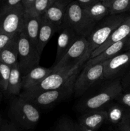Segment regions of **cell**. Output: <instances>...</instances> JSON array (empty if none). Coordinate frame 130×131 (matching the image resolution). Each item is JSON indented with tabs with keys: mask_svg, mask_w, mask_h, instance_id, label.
I'll use <instances>...</instances> for the list:
<instances>
[{
	"mask_svg": "<svg viewBox=\"0 0 130 131\" xmlns=\"http://www.w3.org/2000/svg\"><path fill=\"white\" fill-rule=\"evenodd\" d=\"M42 16H33L25 13V20L24 31L31 43L37 48Z\"/></svg>",
	"mask_w": 130,
	"mask_h": 131,
	"instance_id": "cell-19",
	"label": "cell"
},
{
	"mask_svg": "<svg viewBox=\"0 0 130 131\" xmlns=\"http://www.w3.org/2000/svg\"><path fill=\"white\" fill-rule=\"evenodd\" d=\"M94 26L89 20L84 8L75 0H71L67 6L61 26L70 27L74 29L79 36L86 37Z\"/></svg>",
	"mask_w": 130,
	"mask_h": 131,
	"instance_id": "cell-5",
	"label": "cell"
},
{
	"mask_svg": "<svg viewBox=\"0 0 130 131\" xmlns=\"http://www.w3.org/2000/svg\"><path fill=\"white\" fill-rule=\"evenodd\" d=\"M59 31L60 33L57 39L56 56L53 65L57 64L62 59L74 42L80 37L70 27L61 26Z\"/></svg>",
	"mask_w": 130,
	"mask_h": 131,
	"instance_id": "cell-12",
	"label": "cell"
},
{
	"mask_svg": "<svg viewBox=\"0 0 130 131\" xmlns=\"http://www.w3.org/2000/svg\"><path fill=\"white\" fill-rule=\"evenodd\" d=\"M23 0H3L1 3L0 8H12L20 5Z\"/></svg>",
	"mask_w": 130,
	"mask_h": 131,
	"instance_id": "cell-32",
	"label": "cell"
},
{
	"mask_svg": "<svg viewBox=\"0 0 130 131\" xmlns=\"http://www.w3.org/2000/svg\"><path fill=\"white\" fill-rule=\"evenodd\" d=\"M110 15L125 14L130 12V0H116L109 7Z\"/></svg>",
	"mask_w": 130,
	"mask_h": 131,
	"instance_id": "cell-25",
	"label": "cell"
},
{
	"mask_svg": "<svg viewBox=\"0 0 130 131\" xmlns=\"http://www.w3.org/2000/svg\"><path fill=\"white\" fill-rule=\"evenodd\" d=\"M71 1L55 0L42 16L60 28L63 23L68 5Z\"/></svg>",
	"mask_w": 130,
	"mask_h": 131,
	"instance_id": "cell-15",
	"label": "cell"
},
{
	"mask_svg": "<svg viewBox=\"0 0 130 131\" xmlns=\"http://www.w3.org/2000/svg\"><path fill=\"white\" fill-rule=\"evenodd\" d=\"M103 69V63L92 65H84L74 83L73 93L75 97H81L93 86L104 80Z\"/></svg>",
	"mask_w": 130,
	"mask_h": 131,
	"instance_id": "cell-8",
	"label": "cell"
},
{
	"mask_svg": "<svg viewBox=\"0 0 130 131\" xmlns=\"http://www.w3.org/2000/svg\"><path fill=\"white\" fill-rule=\"evenodd\" d=\"M122 131H130V109H127L122 122L116 127Z\"/></svg>",
	"mask_w": 130,
	"mask_h": 131,
	"instance_id": "cell-29",
	"label": "cell"
},
{
	"mask_svg": "<svg viewBox=\"0 0 130 131\" xmlns=\"http://www.w3.org/2000/svg\"><path fill=\"white\" fill-rule=\"evenodd\" d=\"M14 37L15 36L9 35L5 34V33H0V51L3 49L7 45L10 43Z\"/></svg>",
	"mask_w": 130,
	"mask_h": 131,
	"instance_id": "cell-31",
	"label": "cell"
},
{
	"mask_svg": "<svg viewBox=\"0 0 130 131\" xmlns=\"http://www.w3.org/2000/svg\"><path fill=\"white\" fill-rule=\"evenodd\" d=\"M8 115L13 123L28 131L35 128L41 116L38 107L19 95L11 99Z\"/></svg>",
	"mask_w": 130,
	"mask_h": 131,
	"instance_id": "cell-2",
	"label": "cell"
},
{
	"mask_svg": "<svg viewBox=\"0 0 130 131\" xmlns=\"http://www.w3.org/2000/svg\"><path fill=\"white\" fill-rule=\"evenodd\" d=\"M81 70L74 74L65 85L58 89L40 92L22 91L19 96L34 104L39 110L40 108H49L72 95L74 83Z\"/></svg>",
	"mask_w": 130,
	"mask_h": 131,
	"instance_id": "cell-1",
	"label": "cell"
},
{
	"mask_svg": "<svg viewBox=\"0 0 130 131\" xmlns=\"http://www.w3.org/2000/svg\"><path fill=\"white\" fill-rule=\"evenodd\" d=\"M3 119H2V117H1V114H0V129H1V125H2V123H3Z\"/></svg>",
	"mask_w": 130,
	"mask_h": 131,
	"instance_id": "cell-39",
	"label": "cell"
},
{
	"mask_svg": "<svg viewBox=\"0 0 130 131\" xmlns=\"http://www.w3.org/2000/svg\"><path fill=\"white\" fill-rule=\"evenodd\" d=\"M112 131H122V130H121L120 129H117V128H115V129H113V130H112Z\"/></svg>",
	"mask_w": 130,
	"mask_h": 131,
	"instance_id": "cell-40",
	"label": "cell"
},
{
	"mask_svg": "<svg viewBox=\"0 0 130 131\" xmlns=\"http://www.w3.org/2000/svg\"><path fill=\"white\" fill-rule=\"evenodd\" d=\"M55 0H35L25 13L33 16H42Z\"/></svg>",
	"mask_w": 130,
	"mask_h": 131,
	"instance_id": "cell-24",
	"label": "cell"
},
{
	"mask_svg": "<svg viewBox=\"0 0 130 131\" xmlns=\"http://www.w3.org/2000/svg\"><path fill=\"white\" fill-rule=\"evenodd\" d=\"M11 67L0 62V90L6 93L10 78Z\"/></svg>",
	"mask_w": 130,
	"mask_h": 131,
	"instance_id": "cell-27",
	"label": "cell"
},
{
	"mask_svg": "<svg viewBox=\"0 0 130 131\" xmlns=\"http://www.w3.org/2000/svg\"><path fill=\"white\" fill-rule=\"evenodd\" d=\"M103 63L104 80L121 78L130 67V50L121 52Z\"/></svg>",
	"mask_w": 130,
	"mask_h": 131,
	"instance_id": "cell-11",
	"label": "cell"
},
{
	"mask_svg": "<svg viewBox=\"0 0 130 131\" xmlns=\"http://www.w3.org/2000/svg\"><path fill=\"white\" fill-rule=\"evenodd\" d=\"M89 59V56H86L80 63L73 67L52 72L48 76L37 85L29 90V92H40V91L50 90L61 88L70 81L71 77L81 70L85 62Z\"/></svg>",
	"mask_w": 130,
	"mask_h": 131,
	"instance_id": "cell-7",
	"label": "cell"
},
{
	"mask_svg": "<svg viewBox=\"0 0 130 131\" xmlns=\"http://www.w3.org/2000/svg\"><path fill=\"white\" fill-rule=\"evenodd\" d=\"M15 36L12 40L3 49L0 51V62L11 67L18 64V38Z\"/></svg>",
	"mask_w": 130,
	"mask_h": 131,
	"instance_id": "cell-21",
	"label": "cell"
},
{
	"mask_svg": "<svg viewBox=\"0 0 130 131\" xmlns=\"http://www.w3.org/2000/svg\"><path fill=\"white\" fill-rule=\"evenodd\" d=\"M40 56L36 47L31 43L22 31L18 38V64L23 76L32 69L39 66Z\"/></svg>",
	"mask_w": 130,
	"mask_h": 131,
	"instance_id": "cell-9",
	"label": "cell"
},
{
	"mask_svg": "<svg viewBox=\"0 0 130 131\" xmlns=\"http://www.w3.org/2000/svg\"><path fill=\"white\" fill-rule=\"evenodd\" d=\"M121 84L123 90L130 89V67L121 78Z\"/></svg>",
	"mask_w": 130,
	"mask_h": 131,
	"instance_id": "cell-33",
	"label": "cell"
},
{
	"mask_svg": "<svg viewBox=\"0 0 130 131\" xmlns=\"http://www.w3.org/2000/svg\"><path fill=\"white\" fill-rule=\"evenodd\" d=\"M107 118L106 109L101 108L83 113L79 118L78 123L85 127L96 131L107 122Z\"/></svg>",
	"mask_w": 130,
	"mask_h": 131,
	"instance_id": "cell-14",
	"label": "cell"
},
{
	"mask_svg": "<svg viewBox=\"0 0 130 131\" xmlns=\"http://www.w3.org/2000/svg\"><path fill=\"white\" fill-rule=\"evenodd\" d=\"M22 78L23 75L19 64L11 67L7 90L6 92V94L8 96L13 97L19 96L21 93L23 84Z\"/></svg>",
	"mask_w": 130,
	"mask_h": 131,
	"instance_id": "cell-20",
	"label": "cell"
},
{
	"mask_svg": "<svg viewBox=\"0 0 130 131\" xmlns=\"http://www.w3.org/2000/svg\"><path fill=\"white\" fill-rule=\"evenodd\" d=\"M76 125H77V131H94L91 130V129H89L88 128L82 126L78 122H76Z\"/></svg>",
	"mask_w": 130,
	"mask_h": 131,
	"instance_id": "cell-36",
	"label": "cell"
},
{
	"mask_svg": "<svg viewBox=\"0 0 130 131\" xmlns=\"http://www.w3.org/2000/svg\"><path fill=\"white\" fill-rule=\"evenodd\" d=\"M130 36V15L117 27L115 30L110 35L108 39L102 44L100 47L94 50L90 55L89 58H92L98 56L99 53L104 51L105 49L110 46L111 45L117 42L122 40Z\"/></svg>",
	"mask_w": 130,
	"mask_h": 131,
	"instance_id": "cell-13",
	"label": "cell"
},
{
	"mask_svg": "<svg viewBox=\"0 0 130 131\" xmlns=\"http://www.w3.org/2000/svg\"><path fill=\"white\" fill-rule=\"evenodd\" d=\"M53 72L52 67L37 66L29 70L22 78V91L29 90L40 83Z\"/></svg>",
	"mask_w": 130,
	"mask_h": 131,
	"instance_id": "cell-16",
	"label": "cell"
},
{
	"mask_svg": "<svg viewBox=\"0 0 130 131\" xmlns=\"http://www.w3.org/2000/svg\"><path fill=\"white\" fill-rule=\"evenodd\" d=\"M107 81V83L95 93L80 101L76 107L80 112L83 113L90 110L105 108L121 94L123 90L121 78Z\"/></svg>",
	"mask_w": 130,
	"mask_h": 131,
	"instance_id": "cell-3",
	"label": "cell"
},
{
	"mask_svg": "<svg viewBox=\"0 0 130 131\" xmlns=\"http://www.w3.org/2000/svg\"><path fill=\"white\" fill-rule=\"evenodd\" d=\"M87 51L88 42L86 37H80L74 42L62 59L57 64L51 67L53 72L73 67L86 56L90 57Z\"/></svg>",
	"mask_w": 130,
	"mask_h": 131,
	"instance_id": "cell-10",
	"label": "cell"
},
{
	"mask_svg": "<svg viewBox=\"0 0 130 131\" xmlns=\"http://www.w3.org/2000/svg\"><path fill=\"white\" fill-rule=\"evenodd\" d=\"M105 108L107 113V122L117 127L122 122L127 108L115 101L108 104Z\"/></svg>",
	"mask_w": 130,
	"mask_h": 131,
	"instance_id": "cell-23",
	"label": "cell"
},
{
	"mask_svg": "<svg viewBox=\"0 0 130 131\" xmlns=\"http://www.w3.org/2000/svg\"><path fill=\"white\" fill-rule=\"evenodd\" d=\"M25 12L22 4L12 8H0V33L11 36L24 30Z\"/></svg>",
	"mask_w": 130,
	"mask_h": 131,
	"instance_id": "cell-6",
	"label": "cell"
},
{
	"mask_svg": "<svg viewBox=\"0 0 130 131\" xmlns=\"http://www.w3.org/2000/svg\"><path fill=\"white\" fill-rule=\"evenodd\" d=\"M127 50H130V36L129 37L128 40H127V43H126V47H125L124 51H127Z\"/></svg>",
	"mask_w": 130,
	"mask_h": 131,
	"instance_id": "cell-38",
	"label": "cell"
},
{
	"mask_svg": "<svg viewBox=\"0 0 130 131\" xmlns=\"http://www.w3.org/2000/svg\"><path fill=\"white\" fill-rule=\"evenodd\" d=\"M128 38L129 37H127V38H125L122 40L111 45L110 46L105 49L104 51H102L101 53H99L98 56L92 58H89L85 62V65H94V64L104 63L107 60L112 58L116 55L122 52V51H124Z\"/></svg>",
	"mask_w": 130,
	"mask_h": 131,
	"instance_id": "cell-17",
	"label": "cell"
},
{
	"mask_svg": "<svg viewBox=\"0 0 130 131\" xmlns=\"http://www.w3.org/2000/svg\"><path fill=\"white\" fill-rule=\"evenodd\" d=\"M0 131H28L24 130L23 129H20V127L15 125L14 123L10 121H6L3 120L1 125Z\"/></svg>",
	"mask_w": 130,
	"mask_h": 131,
	"instance_id": "cell-30",
	"label": "cell"
},
{
	"mask_svg": "<svg viewBox=\"0 0 130 131\" xmlns=\"http://www.w3.org/2000/svg\"><path fill=\"white\" fill-rule=\"evenodd\" d=\"M114 101L118 102L127 109H130V89L122 90Z\"/></svg>",
	"mask_w": 130,
	"mask_h": 131,
	"instance_id": "cell-28",
	"label": "cell"
},
{
	"mask_svg": "<svg viewBox=\"0 0 130 131\" xmlns=\"http://www.w3.org/2000/svg\"><path fill=\"white\" fill-rule=\"evenodd\" d=\"M54 131H77L76 122L68 117H62L57 123Z\"/></svg>",
	"mask_w": 130,
	"mask_h": 131,
	"instance_id": "cell-26",
	"label": "cell"
},
{
	"mask_svg": "<svg viewBox=\"0 0 130 131\" xmlns=\"http://www.w3.org/2000/svg\"><path fill=\"white\" fill-rule=\"evenodd\" d=\"M59 27L56 24L50 23L42 16V23L40 28L37 45V49L40 54H42L46 45L49 42L55 33L57 31H59Z\"/></svg>",
	"mask_w": 130,
	"mask_h": 131,
	"instance_id": "cell-18",
	"label": "cell"
},
{
	"mask_svg": "<svg viewBox=\"0 0 130 131\" xmlns=\"http://www.w3.org/2000/svg\"><path fill=\"white\" fill-rule=\"evenodd\" d=\"M126 14L109 15L97 23L86 38L88 42V53L90 54L105 43L116 28L126 19Z\"/></svg>",
	"mask_w": 130,
	"mask_h": 131,
	"instance_id": "cell-4",
	"label": "cell"
},
{
	"mask_svg": "<svg viewBox=\"0 0 130 131\" xmlns=\"http://www.w3.org/2000/svg\"><path fill=\"white\" fill-rule=\"evenodd\" d=\"M89 20L94 25L110 15L109 7L99 1L84 9Z\"/></svg>",
	"mask_w": 130,
	"mask_h": 131,
	"instance_id": "cell-22",
	"label": "cell"
},
{
	"mask_svg": "<svg viewBox=\"0 0 130 131\" xmlns=\"http://www.w3.org/2000/svg\"><path fill=\"white\" fill-rule=\"evenodd\" d=\"M34 1L35 0H23L22 4V6L25 11H28L30 8L31 5L34 2Z\"/></svg>",
	"mask_w": 130,
	"mask_h": 131,
	"instance_id": "cell-35",
	"label": "cell"
},
{
	"mask_svg": "<svg viewBox=\"0 0 130 131\" xmlns=\"http://www.w3.org/2000/svg\"><path fill=\"white\" fill-rule=\"evenodd\" d=\"M3 1V0H0V3H1V2H2V1Z\"/></svg>",
	"mask_w": 130,
	"mask_h": 131,
	"instance_id": "cell-41",
	"label": "cell"
},
{
	"mask_svg": "<svg viewBox=\"0 0 130 131\" xmlns=\"http://www.w3.org/2000/svg\"><path fill=\"white\" fill-rule=\"evenodd\" d=\"M115 1H116V0H101V1L103 2V3H104L106 6H108V7H110V6Z\"/></svg>",
	"mask_w": 130,
	"mask_h": 131,
	"instance_id": "cell-37",
	"label": "cell"
},
{
	"mask_svg": "<svg viewBox=\"0 0 130 131\" xmlns=\"http://www.w3.org/2000/svg\"><path fill=\"white\" fill-rule=\"evenodd\" d=\"M82 8H85L90 5L99 2L101 0H75Z\"/></svg>",
	"mask_w": 130,
	"mask_h": 131,
	"instance_id": "cell-34",
	"label": "cell"
}]
</instances>
